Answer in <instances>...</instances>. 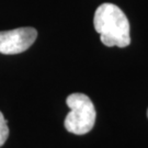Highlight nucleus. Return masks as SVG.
<instances>
[{
  "label": "nucleus",
  "instance_id": "20e7f679",
  "mask_svg": "<svg viewBox=\"0 0 148 148\" xmlns=\"http://www.w3.org/2000/svg\"><path fill=\"white\" fill-rule=\"evenodd\" d=\"M8 122L5 120L3 114L0 112V147L5 143L9 136V128H8Z\"/></svg>",
  "mask_w": 148,
  "mask_h": 148
},
{
  "label": "nucleus",
  "instance_id": "39448f33",
  "mask_svg": "<svg viewBox=\"0 0 148 148\" xmlns=\"http://www.w3.org/2000/svg\"><path fill=\"white\" fill-rule=\"evenodd\" d=\"M147 116H148V110H147Z\"/></svg>",
  "mask_w": 148,
  "mask_h": 148
},
{
  "label": "nucleus",
  "instance_id": "7ed1b4c3",
  "mask_svg": "<svg viewBox=\"0 0 148 148\" xmlns=\"http://www.w3.org/2000/svg\"><path fill=\"white\" fill-rule=\"evenodd\" d=\"M37 37L34 27H19L0 32V53L5 55L20 54L32 46Z\"/></svg>",
  "mask_w": 148,
  "mask_h": 148
},
{
  "label": "nucleus",
  "instance_id": "f257e3e1",
  "mask_svg": "<svg viewBox=\"0 0 148 148\" xmlns=\"http://www.w3.org/2000/svg\"><path fill=\"white\" fill-rule=\"evenodd\" d=\"M95 31L108 47H126L131 44L130 22L125 13L116 5L102 3L95 10L93 18Z\"/></svg>",
  "mask_w": 148,
  "mask_h": 148
},
{
  "label": "nucleus",
  "instance_id": "f03ea898",
  "mask_svg": "<svg viewBox=\"0 0 148 148\" xmlns=\"http://www.w3.org/2000/svg\"><path fill=\"white\" fill-rule=\"evenodd\" d=\"M66 103L70 109L65 117V128L69 133L84 135L89 133L95 123V108L88 95L84 93H73L67 97Z\"/></svg>",
  "mask_w": 148,
  "mask_h": 148
}]
</instances>
